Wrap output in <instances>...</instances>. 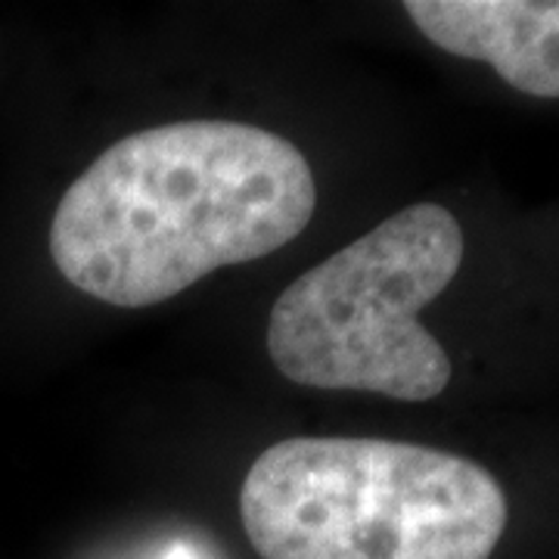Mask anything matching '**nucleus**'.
Returning <instances> with one entry per match:
<instances>
[{
	"label": "nucleus",
	"mask_w": 559,
	"mask_h": 559,
	"mask_svg": "<svg viewBox=\"0 0 559 559\" xmlns=\"http://www.w3.org/2000/svg\"><path fill=\"white\" fill-rule=\"evenodd\" d=\"M318 209L296 143L240 121H171L112 143L57 205L50 255L75 289L150 308L277 252Z\"/></svg>",
	"instance_id": "obj_1"
},
{
	"label": "nucleus",
	"mask_w": 559,
	"mask_h": 559,
	"mask_svg": "<svg viewBox=\"0 0 559 559\" xmlns=\"http://www.w3.org/2000/svg\"><path fill=\"white\" fill-rule=\"evenodd\" d=\"M261 559H491L507 495L473 460L389 439H283L240 491Z\"/></svg>",
	"instance_id": "obj_2"
},
{
	"label": "nucleus",
	"mask_w": 559,
	"mask_h": 559,
	"mask_svg": "<svg viewBox=\"0 0 559 559\" xmlns=\"http://www.w3.org/2000/svg\"><path fill=\"white\" fill-rule=\"evenodd\" d=\"M460 261L457 218L436 202L407 205L280 293L267 355L308 389L439 399L454 367L419 311L451 286Z\"/></svg>",
	"instance_id": "obj_3"
},
{
	"label": "nucleus",
	"mask_w": 559,
	"mask_h": 559,
	"mask_svg": "<svg viewBox=\"0 0 559 559\" xmlns=\"http://www.w3.org/2000/svg\"><path fill=\"white\" fill-rule=\"evenodd\" d=\"M436 47L488 62L510 87L559 100V0H407Z\"/></svg>",
	"instance_id": "obj_4"
},
{
	"label": "nucleus",
	"mask_w": 559,
	"mask_h": 559,
	"mask_svg": "<svg viewBox=\"0 0 559 559\" xmlns=\"http://www.w3.org/2000/svg\"><path fill=\"white\" fill-rule=\"evenodd\" d=\"M162 559H202V557H200V554H193L190 547H175V550H171L168 557H162Z\"/></svg>",
	"instance_id": "obj_5"
}]
</instances>
